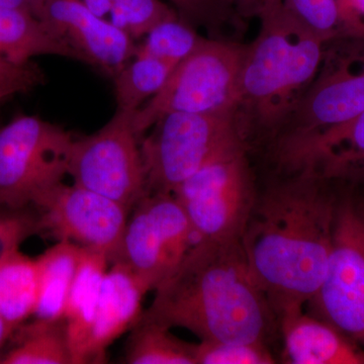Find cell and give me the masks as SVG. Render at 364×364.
Instances as JSON below:
<instances>
[{
	"label": "cell",
	"mask_w": 364,
	"mask_h": 364,
	"mask_svg": "<svg viewBox=\"0 0 364 364\" xmlns=\"http://www.w3.org/2000/svg\"><path fill=\"white\" fill-rule=\"evenodd\" d=\"M337 205L310 169L257 198L241 244L277 316L315 298L327 272Z\"/></svg>",
	"instance_id": "1"
},
{
	"label": "cell",
	"mask_w": 364,
	"mask_h": 364,
	"mask_svg": "<svg viewBox=\"0 0 364 364\" xmlns=\"http://www.w3.org/2000/svg\"><path fill=\"white\" fill-rule=\"evenodd\" d=\"M274 315L241 241H198L156 287L142 318L183 328L200 341L265 343Z\"/></svg>",
	"instance_id": "2"
},
{
	"label": "cell",
	"mask_w": 364,
	"mask_h": 364,
	"mask_svg": "<svg viewBox=\"0 0 364 364\" xmlns=\"http://www.w3.org/2000/svg\"><path fill=\"white\" fill-rule=\"evenodd\" d=\"M259 18V35L244 52L239 107L247 105L259 124L272 128L291 114L315 76L324 42L279 4Z\"/></svg>",
	"instance_id": "3"
},
{
	"label": "cell",
	"mask_w": 364,
	"mask_h": 364,
	"mask_svg": "<svg viewBox=\"0 0 364 364\" xmlns=\"http://www.w3.org/2000/svg\"><path fill=\"white\" fill-rule=\"evenodd\" d=\"M245 47L203 39L173 69L154 97L134 112L139 138L170 112L227 114L240 105V72Z\"/></svg>",
	"instance_id": "4"
},
{
	"label": "cell",
	"mask_w": 364,
	"mask_h": 364,
	"mask_svg": "<svg viewBox=\"0 0 364 364\" xmlns=\"http://www.w3.org/2000/svg\"><path fill=\"white\" fill-rule=\"evenodd\" d=\"M172 193L198 241H241L257 200L243 141L215 155Z\"/></svg>",
	"instance_id": "5"
},
{
	"label": "cell",
	"mask_w": 364,
	"mask_h": 364,
	"mask_svg": "<svg viewBox=\"0 0 364 364\" xmlns=\"http://www.w3.org/2000/svg\"><path fill=\"white\" fill-rule=\"evenodd\" d=\"M236 112H170L140 140L148 193H173L223 150L240 142Z\"/></svg>",
	"instance_id": "6"
},
{
	"label": "cell",
	"mask_w": 364,
	"mask_h": 364,
	"mask_svg": "<svg viewBox=\"0 0 364 364\" xmlns=\"http://www.w3.org/2000/svg\"><path fill=\"white\" fill-rule=\"evenodd\" d=\"M74 138L39 117L21 116L0 128V207H33L68 176Z\"/></svg>",
	"instance_id": "7"
},
{
	"label": "cell",
	"mask_w": 364,
	"mask_h": 364,
	"mask_svg": "<svg viewBox=\"0 0 364 364\" xmlns=\"http://www.w3.org/2000/svg\"><path fill=\"white\" fill-rule=\"evenodd\" d=\"M134 112L117 109L102 128L72 144L68 176L73 183L129 210L147 195V178Z\"/></svg>",
	"instance_id": "8"
},
{
	"label": "cell",
	"mask_w": 364,
	"mask_h": 364,
	"mask_svg": "<svg viewBox=\"0 0 364 364\" xmlns=\"http://www.w3.org/2000/svg\"><path fill=\"white\" fill-rule=\"evenodd\" d=\"M133 208L116 262L128 265L149 291H155L198 239L173 193H147Z\"/></svg>",
	"instance_id": "9"
},
{
	"label": "cell",
	"mask_w": 364,
	"mask_h": 364,
	"mask_svg": "<svg viewBox=\"0 0 364 364\" xmlns=\"http://www.w3.org/2000/svg\"><path fill=\"white\" fill-rule=\"evenodd\" d=\"M311 304L364 346V207L352 200L337 205L327 272Z\"/></svg>",
	"instance_id": "10"
},
{
	"label": "cell",
	"mask_w": 364,
	"mask_h": 364,
	"mask_svg": "<svg viewBox=\"0 0 364 364\" xmlns=\"http://www.w3.org/2000/svg\"><path fill=\"white\" fill-rule=\"evenodd\" d=\"M41 232L59 241H70L105 253L116 262L121 251L130 210L111 198L79 186L60 182L33 205Z\"/></svg>",
	"instance_id": "11"
},
{
	"label": "cell",
	"mask_w": 364,
	"mask_h": 364,
	"mask_svg": "<svg viewBox=\"0 0 364 364\" xmlns=\"http://www.w3.org/2000/svg\"><path fill=\"white\" fill-rule=\"evenodd\" d=\"M40 20L79 53L85 63L114 76L136 55L135 41L82 0H45Z\"/></svg>",
	"instance_id": "12"
},
{
	"label": "cell",
	"mask_w": 364,
	"mask_h": 364,
	"mask_svg": "<svg viewBox=\"0 0 364 364\" xmlns=\"http://www.w3.org/2000/svg\"><path fill=\"white\" fill-rule=\"evenodd\" d=\"M364 112V68L358 73L336 72L321 79L299 98L287 116L294 130L282 146L301 142L349 123Z\"/></svg>",
	"instance_id": "13"
},
{
	"label": "cell",
	"mask_w": 364,
	"mask_h": 364,
	"mask_svg": "<svg viewBox=\"0 0 364 364\" xmlns=\"http://www.w3.org/2000/svg\"><path fill=\"white\" fill-rule=\"evenodd\" d=\"M145 284L123 262H114L100 287L92 335L85 363H102L107 347L134 327L142 316Z\"/></svg>",
	"instance_id": "14"
},
{
	"label": "cell",
	"mask_w": 364,
	"mask_h": 364,
	"mask_svg": "<svg viewBox=\"0 0 364 364\" xmlns=\"http://www.w3.org/2000/svg\"><path fill=\"white\" fill-rule=\"evenodd\" d=\"M286 363L291 364H364L356 342L325 320L294 309L279 316Z\"/></svg>",
	"instance_id": "15"
},
{
	"label": "cell",
	"mask_w": 364,
	"mask_h": 364,
	"mask_svg": "<svg viewBox=\"0 0 364 364\" xmlns=\"http://www.w3.org/2000/svg\"><path fill=\"white\" fill-rule=\"evenodd\" d=\"M109 262L105 253L83 247L64 314L73 364L85 363L86 350L97 315L100 287Z\"/></svg>",
	"instance_id": "16"
},
{
	"label": "cell",
	"mask_w": 364,
	"mask_h": 364,
	"mask_svg": "<svg viewBox=\"0 0 364 364\" xmlns=\"http://www.w3.org/2000/svg\"><path fill=\"white\" fill-rule=\"evenodd\" d=\"M282 152L296 169L314 170L323 164L330 176L364 163V112L343 126L287 146Z\"/></svg>",
	"instance_id": "17"
},
{
	"label": "cell",
	"mask_w": 364,
	"mask_h": 364,
	"mask_svg": "<svg viewBox=\"0 0 364 364\" xmlns=\"http://www.w3.org/2000/svg\"><path fill=\"white\" fill-rule=\"evenodd\" d=\"M0 56L28 63L38 56L83 62L81 55L30 11L0 6Z\"/></svg>",
	"instance_id": "18"
},
{
	"label": "cell",
	"mask_w": 364,
	"mask_h": 364,
	"mask_svg": "<svg viewBox=\"0 0 364 364\" xmlns=\"http://www.w3.org/2000/svg\"><path fill=\"white\" fill-rule=\"evenodd\" d=\"M82 250V246L73 242L59 241L37 258L39 299L33 314L35 318L63 320Z\"/></svg>",
	"instance_id": "19"
},
{
	"label": "cell",
	"mask_w": 364,
	"mask_h": 364,
	"mask_svg": "<svg viewBox=\"0 0 364 364\" xmlns=\"http://www.w3.org/2000/svg\"><path fill=\"white\" fill-rule=\"evenodd\" d=\"M39 299L37 258L20 249L0 260V317L14 330L32 317Z\"/></svg>",
	"instance_id": "20"
},
{
	"label": "cell",
	"mask_w": 364,
	"mask_h": 364,
	"mask_svg": "<svg viewBox=\"0 0 364 364\" xmlns=\"http://www.w3.org/2000/svg\"><path fill=\"white\" fill-rule=\"evenodd\" d=\"M14 344L0 358L4 364H73L65 321H43L21 325Z\"/></svg>",
	"instance_id": "21"
},
{
	"label": "cell",
	"mask_w": 364,
	"mask_h": 364,
	"mask_svg": "<svg viewBox=\"0 0 364 364\" xmlns=\"http://www.w3.org/2000/svg\"><path fill=\"white\" fill-rule=\"evenodd\" d=\"M133 328L127 345V363L196 364V344L177 338L166 326L141 316Z\"/></svg>",
	"instance_id": "22"
},
{
	"label": "cell",
	"mask_w": 364,
	"mask_h": 364,
	"mask_svg": "<svg viewBox=\"0 0 364 364\" xmlns=\"http://www.w3.org/2000/svg\"><path fill=\"white\" fill-rule=\"evenodd\" d=\"M176 66L150 55L136 53L112 76L117 109L135 112L154 97Z\"/></svg>",
	"instance_id": "23"
},
{
	"label": "cell",
	"mask_w": 364,
	"mask_h": 364,
	"mask_svg": "<svg viewBox=\"0 0 364 364\" xmlns=\"http://www.w3.org/2000/svg\"><path fill=\"white\" fill-rule=\"evenodd\" d=\"M136 53L150 55L177 66L189 56L203 40L198 33L176 18L160 23L145 36Z\"/></svg>",
	"instance_id": "24"
},
{
	"label": "cell",
	"mask_w": 364,
	"mask_h": 364,
	"mask_svg": "<svg viewBox=\"0 0 364 364\" xmlns=\"http://www.w3.org/2000/svg\"><path fill=\"white\" fill-rule=\"evenodd\" d=\"M109 16L112 23L135 41L176 14L161 0H116Z\"/></svg>",
	"instance_id": "25"
},
{
	"label": "cell",
	"mask_w": 364,
	"mask_h": 364,
	"mask_svg": "<svg viewBox=\"0 0 364 364\" xmlns=\"http://www.w3.org/2000/svg\"><path fill=\"white\" fill-rule=\"evenodd\" d=\"M294 20L323 42L342 31L339 0H280Z\"/></svg>",
	"instance_id": "26"
},
{
	"label": "cell",
	"mask_w": 364,
	"mask_h": 364,
	"mask_svg": "<svg viewBox=\"0 0 364 364\" xmlns=\"http://www.w3.org/2000/svg\"><path fill=\"white\" fill-rule=\"evenodd\" d=\"M196 364H272L265 343L200 341L196 345Z\"/></svg>",
	"instance_id": "27"
},
{
	"label": "cell",
	"mask_w": 364,
	"mask_h": 364,
	"mask_svg": "<svg viewBox=\"0 0 364 364\" xmlns=\"http://www.w3.org/2000/svg\"><path fill=\"white\" fill-rule=\"evenodd\" d=\"M39 232L38 212L33 213L30 207H0V260L7 254L20 249L23 241Z\"/></svg>",
	"instance_id": "28"
},
{
	"label": "cell",
	"mask_w": 364,
	"mask_h": 364,
	"mask_svg": "<svg viewBox=\"0 0 364 364\" xmlns=\"http://www.w3.org/2000/svg\"><path fill=\"white\" fill-rule=\"evenodd\" d=\"M45 83L46 74L35 62L16 63L0 56V104Z\"/></svg>",
	"instance_id": "29"
},
{
	"label": "cell",
	"mask_w": 364,
	"mask_h": 364,
	"mask_svg": "<svg viewBox=\"0 0 364 364\" xmlns=\"http://www.w3.org/2000/svg\"><path fill=\"white\" fill-rule=\"evenodd\" d=\"M342 30L364 32V0H339Z\"/></svg>",
	"instance_id": "30"
},
{
	"label": "cell",
	"mask_w": 364,
	"mask_h": 364,
	"mask_svg": "<svg viewBox=\"0 0 364 364\" xmlns=\"http://www.w3.org/2000/svg\"><path fill=\"white\" fill-rule=\"evenodd\" d=\"M280 0H208V4L231 7L243 16H258L279 4Z\"/></svg>",
	"instance_id": "31"
},
{
	"label": "cell",
	"mask_w": 364,
	"mask_h": 364,
	"mask_svg": "<svg viewBox=\"0 0 364 364\" xmlns=\"http://www.w3.org/2000/svg\"><path fill=\"white\" fill-rule=\"evenodd\" d=\"M82 1L93 13L105 18L111 13L112 7L116 0H82Z\"/></svg>",
	"instance_id": "32"
},
{
	"label": "cell",
	"mask_w": 364,
	"mask_h": 364,
	"mask_svg": "<svg viewBox=\"0 0 364 364\" xmlns=\"http://www.w3.org/2000/svg\"><path fill=\"white\" fill-rule=\"evenodd\" d=\"M14 329L9 323H6L1 317H0V350L6 343L7 340L11 338Z\"/></svg>",
	"instance_id": "33"
},
{
	"label": "cell",
	"mask_w": 364,
	"mask_h": 364,
	"mask_svg": "<svg viewBox=\"0 0 364 364\" xmlns=\"http://www.w3.org/2000/svg\"><path fill=\"white\" fill-rule=\"evenodd\" d=\"M0 6L11 7V9H23V11H32L28 9L25 0H0ZM33 14V13H32ZM35 16V14H33Z\"/></svg>",
	"instance_id": "34"
},
{
	"label": "cell",
	"mask_w": 364,
	"mask_h": 364,
	"mask_svg": "<svg viewBox=\"0 0 364 364\" xmlns=\"http://www.w3.org/2000/svg\"><path fill=\"white\" fill-rule=\"evenodd\" d=\"M28 4V9L35 14L37 18H40L41 14H42L43 6H44L45 0H25Z\"/></svg>",
	"instance_id": "35"
}]
</instances>
